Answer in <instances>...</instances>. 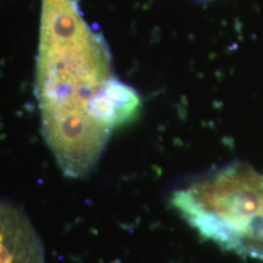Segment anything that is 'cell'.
Returning <instances> with one entry per match:
<instances>
[{"label":"cell","instance_id":"1","mask_svg":"<svg viewBox=\"0 0 263 263\" xmlns=\"http://www.w3.org/2000/svg\"><path fill=\"white\" fill-rule=\"evenodd\" d=\"M173 206L200 234L235 251L263 257V176L228 166L174 193Z\"/></svg>","mask_w":263,"mask_h":263},{"label":"cell","instance_id":"2","mask_svg":"<svg viewBox=\"0 0 263 263\" xmlns=\"http://www.w3.org/2000/svg\"><path fill=\"white\" fill-rule=\"evenodd\" d=\"M0 263H45L41 239L18 207L0 200Z\"/></svg>","mask_w":263,"mask_h":263},{"label":"cell","instance_id":"3","mask_svg":"<svg viewBox=\"0 0 263 263\" xmlns=\"http://www.w3.org/2000/svg\"><path fill=\"white\" fill-rule=\"evenodd\" d=\"M139 97L133 88L117 80L105 82L89 98V114L105 133L133 117L139 107Z\"/></svg>","mask_w":263,"mask_h":263}]
</instances>
